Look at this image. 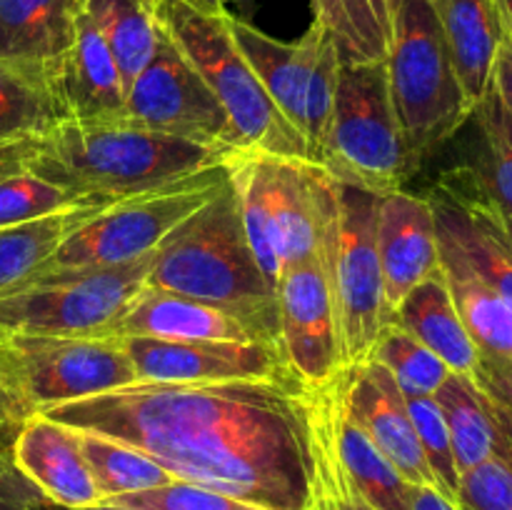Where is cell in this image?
<instances>
[{
  "instance_id": "obj_1",
  "label": "cell",
  "mask_w": 512,
  "mask_h": 510,
  "mask_svg": "<svg viewBox=\"0 0 512 510\" xmlns=\"http://www.w3.org/2000/svg\"><path fill=\"white\" fill-rule=\"evenodd\" d=\"M43 415L133 445L178 480L265 510H303L308 388L293 373L228 383H135Z\"/></svg>"
},
{
  "instance_id": "obj_2",
  "label": "cell",
  "mask_w": 512,
  "mask_h": 510,
  "mask_svg": "<svg viewBox=\"0 0 512 510\" xmlns=\"http://www.w3.org/2000/svg\"><path fill=\"white\" fill-rule=\"evenodd\" d=\"M228 155L188 140L138 128L125 120H63L35 140L25 170L88 203H118L198 170Z\"/></svg>"
},
{
  "instance_id": "obj_3",
  "label": "cell",
  "mask_w": 512,
  "mask_h": 510,
  "mask_svg": "<svg viewBox=\"0 0 512 510\" xmlns=\"http://www.w3.org/2000/svg\"><path fill=\"white\" fill-rule=\"evenodd\" d=\"M145 285L228 310L278 343L275 288L250 250L230 178L158 245Z\"/></svg>"
},
{
  "instance_id": "obj_4",
  "label": "cell",
  "mask_w": 512,
  "mask_h": 510,
  "mask_svg": "<svg viewBox=\"0 0 512 510\" xmlns=\"http://www.w3.org/2000/svg\"><path fill=\"white\" fill-rule=\"evenodd\" d=\"M388 90L415 170L473 115L430 0H403L385 55Z\"/></svg>"
},
{
  "instance_id": "obj_5",
  "label": "cell",
  "mask_w": 512,
  "mask_h": 510,
  "mask_svg": "<svg viewBox=\"0 0 512 510\" xmlns=\"http://www.w3.org/2000/svg\"><path fill=\"white\" fill-rule=\"evenodd\" d=\"M163 20L178 48L188 55L228 115L235 148L308 158L303 135L288 123L228 28V13H203L178 0H165Z\"/></svg>"
},
{
  "instance_id": "obj_6",
  "label": "cell",
  "mask_w": 512,
  "mask_h": 510,
  "mask_svg": "<svg viewBox=\"0 0 512 510\" xmlns=\"http://www.w3.org/2000/svg\"><path fill=\"white\" fill-rule=\"evenodd\" d=\"M135 383L120 338L0 333V393L23 420Z\"/></svg>"
},
{
  "instance_id": "obj_7",
  "label": "cell",
  "mask_w": 512,
  "mask_h": 510,
  "mask_svg": "<svg viewBox=\"0 0 512 510\" xmlns=\"http://www.w3.org/2000/svg\"><path fill=\"white\" fill-rule=\"evenodd\" d=\"M318 165L338 183L375 195L400 190L415 173L390 100L385 60L340 65Z\"/></svg>"
},
{
  "instance_id": "obj_8",
  "label": "cell",
  "mask_w": 512,
  "mask_h": 510,
  "mask_svg": "<svg viewBox=\"0 0 512 510\" xmlns=\"http://www.w3.org/2000/svg\"><path fill=\"white\" fill-rule=\"evenodd\" d=\"M153 255L98 268L35 270L0 293V333L103 335L148 283Z\"/></svg>"
},
{
  "instance_id": "obj_9",
  "label": "cell",
  "mask_w": 512,
  "mask_h": 510,
  "mask_svg": "<svg viewBox=\"0 0 512 510\" xmlns=\"http://www.w3.org/2000/svg\"><path fill=\"white\" fill-rule=\"evenodd\" d=\"M228 178L225 163L100 208L75 228L38 270L98 268L153 255L158 245L203 208Z\"/></svg>"
},
{
  "instance_id": "obj_10",
  "label": "cell",
  "mask_w": 512,
  "mask_h": 510,
  "mask_svg": "<svg viewBox=\"0 0 512 510\" xmlns=\"http://www.w3.org/2000/svg\"><path fill=\"white\" fill-rule=\"evenodd\" d=\"M380 195L338 183V228L318 260L328 270L345 365L368 363L388 325L383 268L378 255Z\"/></svg>"
},
{
  "instance_id": "obj_11",
  "label": "cell",
  "mask_w": 512,
  "mask_h": 510,
  "mask_svg": "<svg viewBox=\"0 0 512 510\" xmlns=\"http://www.w3.org/2000/svg\"><path fill=\"white\" fill-rule=\"evenodd\" d=\"M228 28L280 113L303 135L310 163H318L343 65L328 30L313 23L303 38L285 43L230 13Z\"/></svg>"
},
{
  "instance_id": "obj_12",
  "label": "cell",
  "mask_w": 512,
  "mask_h": 510,
  "mask_svg": "<svg viewBox=\"0 0 512 510\" xmlns=\"http://www.w3.org/2000/svg\"><path fill=\"white\" fill-rule=\"evenodd\" d=\"M123 120L223 155L238 150L223 105L168 28L160 35L150 63L125 95Z\"/></svg>"
},
{
  "instance_id": "obj_13",
  "label": "cell",
  "mask_w": 512,
  "mask_h": 510,
  "mask_svg": "<svg viewBox=\"0 0 512 510\" xmlns=\"http://www.w3.org/2000/svg\"><path fill=\"white\" fill-rule=\"evenodd\" d=\"M278 348L290 373L318 388L343 370L338 315L323 260H305L280 273L278 288Z\"/></svg>"
},
{
  "instance_id": "obj_14",
  "label": "cell",
  "mask_w": 512,
  "mask_h": 510,
  "mask_svg": "<svg viewBox=\"0 0 512 510\" xmlns=\"http://www.w3.org/2000/svg\"><path fill=\"white\" fill-rule=\"evenodd\" d=\"M138 383H228L288 375L278 343L268 340L120 338Z\"/></svg>"
},
{
  "instance_id": "obj_15",
  "label": "cell",
  "mask_w": 512,
  "mask_h": 510,
  "mask_svg": "<svg viewBox=\"0 0 512 510\" xmlns=\"http://www.w3.org/2000/svg\"><path fill=\"white\" fill-rule=\"evenodd\" d=\"M340 388L348 418L383 450L385 458L400 470L408 483L435 485V475L420 448L418 433L410 420L405 395L388 370L368 360L340 370Z\"/></svg>"
},
{
  "instance_id": "obj_16",
  "label": "cell",
  "mask_w": 512,
  "mask_h": 510,
  "mask_svg": "<svg viewBox=\"0 0 512 510\" xmlns=\"http://www.w3.org/2000/svg\"><path fill=\"white\" fill-rule=\"evenodd\" d=\"M375 238L390 320L395 305L440 268L438 225L428 195H415L403 188L380 195Z\"/></svg>"
},
{
  "instance_id": "obj_17",
  "label": "cell",
  "mask_w": 512,
  "mask_h": 510,
  "mask_svg": "<svg viewBox=\"0 0 512 510\" xmlns=\"http://www.w3.org/2000/svg\"><path fill=\"white\" fill-rule=\"evenodd\" d=\"M20 473L60 508H93L100 493L80 450L78 433L48 415H30L10 445Z\"/></svg>"
},
{
  "instance_id": "obj_18",
  "label": "cell",
  "mask_w": 512,
  "mask_h": 510,
  "mask_svg": "<svg viewBox=\"0 0 512 510\" xmlns=\"http://www.w3.org/2000/svg\"><path fill=\"white\" fill-rule=\"evenodd\" d=\"M103 335L160 340H243V343L263 340L248 323L228 310L148 285Z\"/></svg>"
},
{
  "instance_id": "obj_19",
  "label": "cell",
  "mask_w": 512,
  "mask_h": 510,
  "mask_svg": "<svg viewBox=\"0 0 512 510\" xmlns=\"http://www.w3.org/2000/svg\"><path fill=\"white\" fill-rule=\"evenodd\" d=\"M68 120L110 123L125 115V85L113 53L80 8L75 38L55 75Z\"/></svg>"
},
{
  "instance_id": "obj_20",
  "label": "cell",
  "mask_w": 512,
  "mask_h": 510,
  "mask_svg": "<svg viewBox=\"0 0 512 510\" xmlns=\"http://www.w3.org/2000/svg\"><path fill=\"white\" fill-rule=\"evenodd\" d=\"M83 0H0V58L58 75Z\"/></svg>"
},
{
  "instance_id": "obj_21",
  "label": "cell",
  "mask_w": 512,
  "mask_h": 510,
  "mask_svg": "<svg viewBox=\"0 0 512 510\" xmlns=\"http://www.w3.org/2000/svg\"><path fill=\"white\" fill-rule=\"evenodd\" d=\"M388 323L398 325L413 335L418 343L433 350L453 373L478 375L480 355L470 340L458 308L453 303L443 268L435 270L430 278L415 285L390 313Z\"/></svg>"
},
{
  "instance_id": "obj_22",
  "label": "cell",
  "mask_w": 512,
  "mask_h": 510,
  "mask_svg": "<svg viewBox=\"0 0 512 510\" xmlns=\"http://www.w3.org/2000/svg\"><path fill=\"white\" fill-rule=\"evenodd\" d=\"M470 105L493 85L495 55L505 30L493 0H430Z\"/></svg>"
},
{
  "instance_id": "obj_23",
  "label": "cell",
  "mask_w": 512,
  "mask_h": 510,
  "mask_svg": "<svg viewBox=\"0 0 512 510\" xmlns=\"http://www.w3.org/2000/svg\"><path fill=\"white\" fill-rule=\"evenodd\" d=\"M440 245V268L448 283L460 320L480 355V365L512 363V305L490 288L445 240Z\"/></svg>"
},
{
  "instance_id": "obj_24",
  "label": "cell",
  "mask_w": 512,
  "mask_h": 510,
  "mask_svg": "<svg viewBox=\"0 0 512 510\" xmlns=\"http://www.w3.org/2000/svg\"><path fill=\"white\" fill-rule=\"evenodd\" d=\"M335 388L333 380L308 388V435L310 468L308 495L303 510H378L340 458L335 440Z\"/></svg>"
},
{
  "instance_id": "obj_25",
  "label": "cell",
  "mask_w": 512,
  "mask_h": 510,
  "mask_svg": "<svg viewBox=\"0 0 512 510\" xmlns=\"http://www.w3.org/2000/svg\"><path fill=\"white\" fill-rule=\"evenodd\" d=\"M230 185L238 198L240 218L250 250L258 260L260 270L273 288H278L283 265L278 258L275 240V155L255 153V150H235L225 158Z\"/></svg>"
},
{
  "instance_id": "obj_26",
  "label": "cell",
  "mask_w": 512,
  "mask_h": 510,
  "mask_svg": "<svg viewBox=\"0 0 512 510\" xmlns=\"http://www.w3.org/2000/svg\"><path fill=\"white\" fill-rule=\"evenodd\" d=\"M165 0H83L80 8L113 53L125 95L160 43Z\"/></svg>"
},
{
  "instance_id": "obj_27",
  "label": "cell",
  "mask_w": 512,
  "mask_h": 510,
  "mask_svg": "<svg viewBox=\"0 0 512 510\" xmlns=\"http://www.w3.org/2000/svg\"><path fill=\"white\" fill-rule=\"evenodd\" d=\"M433 398L448 425L455 468L460 475L503 450L493 405L473 375L450 373Z\"/></svg>"
},
{
  "instance_id": "obj_28",
  "label": "cell",
  "mask_w": 512,
  "mask_h": 510,
  "mask_svg": "<svg viewBox=\"0 0 512 510\" xmlns=\"http://www.w3.org/2000/svg\"><path fill=\"white\" fill-rule=\"evenodd\" d=\"M68 120L53 75L0 58V145L40 138Z\"/></svg>"
},
{
  "instance_id": "obj_29",
  "label": "cell",
  "mask_w": 512,
  "mask_h": 510,
  "mask_svg": "<svg viewBox=\"0 0 512 510\" xmlns=\"http://www.w3.org/2000/svg\"><path fill=\"white\" fill-rule=\"evenodd\" d=\"M428 198L433 205L438 238L445 240L490 288L498 290L512 305V253L508 245L438 185Z\"/></svg>"
},
{
  "instance_id": "obj_30",
  "label": "cell",
  "mask_w": 512,
  "mask_h": 510,
  "mask_svg": "<svg viewBox=\"0 0 512 510\" xmlns=\"http://www.w3.org/2000/svg\"><path fill=\"white\" fill-rule=\"evenodd\" d=\"M335 388V440H338L340 458L350 470L365 498L378 510H410V493L413 483L400 475V470L383 455V450L348 418L343 405V388L340 373L333 378Z\"/></svg>"
},
{
  "instance_id": "obj_31",
  "label": "cell",
  "mask_w": 512,
  "mask_h": 510,
  "mask_svg": "<svg viewBox=\"0 0 512 510\" xmlns=\"http://www.w3.org/2000/svg\"><path fill=\"white\" fill-rule=\"evenodd\" d=\"M105 205H83L30 223L0 228V293L33 275L75 228Z\"/></svg>"
},
{
  "instance_id": "obj_32",
  "label": "cell",
  "mask_w": 512,
  "mask_h": 510,
  "mask_svg": "<svg viewBox=\"0 0 512 510\" xmlns=\"http://www.w3.org/2000/svg\"><path fill=\"white\" fill-rule=\"evenodd\" d=\"M75 433H78L80 450L100 493V503H108L120 495L160 488L175 480L168 470L160 468L153 458L133 445L98 433H85V430H75Z\"/></svg>"
},
{
  "instance_id": "obj_33",
  "label": "cell",
  "mask_w": 512,
  "mask_h": 510,
  "mask_svg": "<svg viewBox=\"0 0 512 510\" xmlns=\"http://www.w3.org/2000/svg\"><path fill=\"white\" fill-rule=\"evenodd\" d=\"M313 23L323 25L340 63H375L388 55V38L370 0H310Z\"/></svg>"
},
{
  "instance_id": "obj_34",
  "label": "cell",
  "mask_w": 512,
  "mask_h": 510,
  "mask_svg": "<svg viewBox=\"0 0 512 510\" xmlns=\"http://www.w3.org/2000/svg\"><path fill=\"white\" fill-rule=\"evenodd\" d=\"M470 118L478 125L483 145V160L473 168L475 175L490 198L512 215V118L495 85H490Z\"/></svg>"
},
{
  "instance_id": "obj_35",
  "label": "cell",
  "mask_w": 512,
  "mask_h": 510,
  "mask_svg": "<svg viewBox=\"0 0 512 510\" xmlns=\"http://www.w3.org/2000/svg\"><path fill=\"white\" fill-rule=\"evenodd\" d=\"M368 360L388 370L403 395H435L453 373L433 350L393 323L385 325Z\"/></svg>"
},
{
  "instance_id": "obj_36",
  "label": "cell",
  "mask_w": 512,
  "mask_h": 510,
  "mask_svg": "<svg viewBox=\"0 0 512 510\" xmlns=\"http://www.w3.org/2000/svg\"><path fill=\"white\" fill-rule=\"evenodd\" d=\"M83 205L95 203L75 198L68 190L58 188L30 170H20V173L0 180V228L30 223V220L45 218V215L83 208Z\"/></svg>"
},
{
  "instance_id": "obj_37",
  "label": "cell",
  "mask_w": 512,
  "mask_h": 510,
  "mask_svg": "<svg viewBox=\"0 0 512 510\" xmlns=\"http://www.w3.org/2000/svg\"><path fill=\"white\" fill-rule=\"evenodd\" d=\"M410 420L418 433L420 448H423L425 460L435 475V483L445 495L455 498L458 495L460 473L455 468L453 445H450L448 425H445L443 413L433 395H405Z\"/></svg>"
},
{
  "instance_id": "obj_38",
  "label": "cell",
  "mask_w": 512,
  "mask_h": 510,
  "mask_svg": "<svg viewBox=\"0 0 512 510\" xmlns=\"http://www.w3.org/2000/svg\"><path fill=\"white\" fill-rule=\"evenodd\" d=\"M105 505H118V508L128 510H265L228 493H220V490H210L178 478L160 488L143 490V493L120 495Z\"/></svg>"
},
{
  "instance_id": "obj_39",
  "label": "cell",
  "mask_w": 512,
  "mask_h": 510,
  "mask_svg": "<svg viewBox=\"0 0 512 510\" xmlns=\"http://www.w3.org/2000/svg\"><path fill=\"white\" fill-rule=\"evenodd\" d=\"M455 500L463 510H512V465L498 453L465 470Z\"/></svg>"
},
{
  "instance_id": "obj_40",
  "label": "cell",
  "mask_w": 512,
  "mask_h": 510,
  "mask_svg": "<svg viewBox=\"0 0 512 510\" xmlns=\"http://www.w3.org/2000/svg\"><path fill=\"white\" fill-rule=\"evenodd\" d=\"M438 188L445 190L453 200H458L473 218H478L480 223L488 225V228L508 245L512 253V215L490 198L488 190L480 185L473 168H465L463 165V168L448 170V173L440 178Z\"/></svg>"
},
{
  "instance_id": "obj_41",
  "label": "cell",
  "mask_w": 512,
  "mask_h": 510,
  "mask_svg": "<svg viewBox=\"0 0 512 510\" xmlns=\"http://www.w3.org/2000/svg\"><path fill=\"white\" fill-rule=\"evenodd\" d=\"M50 500L20 473L13 455L0 450V510H45Z\"/></svg>"
},
{
  "instance_id": "obj_42",
  "label": "cell",
  "mask_w": 512,
  "mask_h": 510,
  "mask_svg": "<svg viewBox=\"0 0 512 510\" xmlns=\"http://www.w3.org/2000/svg\"><path fill=\"white\" fill-rule=\"evenodd\" d=\"M493 85L512 118V38L508 33H505L503 40H500L498 55H495Z\"/></svg>"
},
{
  "instance_id": "obj_43",
  "label": "cell",
  "mask_w": 512,
  "mask_h": 510,
  "mask_svg": "<svg viewBox=\"0 0 512 510\" xmlns=\"http://www.w3.org/2000/svg\"><path fill=\"white\" fill-rule=\"evenodd\" d=\"M475 380L480 383V388L485 390L493 398L503 400V403L512 405V363L510 365H498V368H490V365H480Z\"/></svg>"
},
{
  "instance_id": "obj_44",
  "label": "cell",
  "mask_w": 512,
  "mask_h": 510,
  "mask_svg": "<svg viewBox=\"0 0 512 510\" xmlns=\"http://www.w3.org/2000/svg\"><path fill=\"white\" fill-rule=\"evenodd\" d=\"M35 140H15V143L0 145V180L8 178V175L20 173L28 165V158L33 155L35 150Z\"/></svg>"
},
{
  "instance_id": "obj_45",
  "label": "cell",
  "mask_w": 512,
  "mask_h": 510,
  "mask_svg": "<svg viewBox=\"0 0 512 510\" xmlns=\"http://www.w3.org/2000/svg\"><path fill=\"white\" fill-rule=\"evenodd\" d=\"M410 510H463L458 500L445 495L435 485H413L410 493Z\"/></svg>"
},
{
  "instance_id": "obj_46",
  "label": "cell",
  "mask_w": 512,
  "mask_h": 510,
  "mask_svg": "<svg viewBox=\"0 0 512 510\" xmlns=\"http://www.w3.org/2000/svg\"><path fill=\"white\" fill-rule=\"evenodd\" d=\"M488 398H490V405H493V415L500 430V440H503V450H500V455H503V458L512 465V405L493 398V395H488Z\"/></svg>"
},
{
  "instance_id": "obj_47",
  "label": "cell",
  "mask_w": 512,
  "mask_h": 510,
  "mask_svg": "<svg viewBox=\"0 0 512 510\" xmlns=\"http://www.w3.org/2000/svg\"><path fill=\"white\" fill-rule=\"evenodd\" d=\"M23 425V418H20L18 410L10 405V400L0 393V450H8L13 445L15 433Z\"/></svg>"
},
{
  "instance_id": "obj_48",
  "label": "cell",
  "mask_w": 512,
  "mask_h": 510,
  "mask_svg": "<svg viewBox=\"0 0 512 510\" xmlns=\"http://www.w3.org/2000/svg\"><path fill=\"white\" fill-rule=\"evenodd\" d=\"M373 3L375 15H378L380 25L385 30V38L390 40V33H393V23H395V15H398V8L403 0H370Z\"/></svg>"
},
{
  "instance_id": "obj_49",
  "label": "cell",
  "mask_w": 512,
  "mask_h": 510,
  "mask_svg": "<svg viewBox=\"0 0 512 510\" xmlns=\"http://www.w3.org/2000/svg\"><path fill=\"white\" fill-rule=\"evenodd\" d=\"M178 3L190 5V8H195V10H203V13H215V15L228 13V8H225L220 0H178Z\"/></svg>"
},
{
  "instance_id": "obj_50",
  "label": "cell",
  "mask_w": 512,
  "mask_h": 510,
  "mask_svg": "<svg viewBox=\"0 0 512 510\" xmlns=\"http://www.w3.org/2000/svg\"><path fill=\"white\" fill-rule=\"evenodd\" d=\"M493 3L500 15V23H503V30L512 38V0H493Z\"/></svg>"
},
{
  "instance_id": "obj_51",
  "label": "cell",
  "mask_w": 512,
  "mask_h": 510,
  "mask_svg": "<svg viewBox=\"0 0 512 510\" xmlns=\"http://www.w3.org/2000/svg\"><path fill=\"white\" fill-rule=\"evenodd\" d=\"M45 510H128V508H118V505H105V503L93 505V508H60V505L48 503L45 505Z\"/></svg>"
},
{
  "instance_id": "obj_52",
  "label": "cell",
  "mask_w": 512,
  "mask_h": 510,
  "mask_svg": "<svg viewBox=\"0 0 512 510\" xmlns=\"http://www.w3.org/2000/svg\"><path fill=\"white\" fill-rule=\"evenodd\" d=\"M223 5H248L250 0H220Z\"/></svg>"
}]
</instances>
